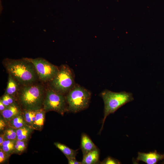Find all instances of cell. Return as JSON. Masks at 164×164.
Masks as SVG:
<instances>
[{"label":"cell","instance_id":"obj_1","mask_svg":"<svg viewBox=\"0 0 164 164\" xmlns=\"http://www.w3.org/2000/svg\"><path fill=\"white\" fill-rule=\"evenodd\" d=\"M3 63L9 74L20 86L32 84L39 80L34 65L27 58L19 59L6 58L3 60Z\"/></svg>","mask_w":164,"mask_h":164},{"label":"cell","instance_id":"obj_2","mask_svg":"<svg viewBox=\"0 0 164 164\" xmlns=\"http://www.w3.org/2000/svg\"><path fill=\"white\" fill-rule=\"evenodd\" d=\"M46 92L44 86L37 82L20 86L15 97L16 102L22 111L38 110L43 108Z\"/></svg>","mask_w":164,"mask_h":164},{"label":"cell","instance_id":"obj_3","mask_svg":"<svg viewBox=\"0 0 164 164\" xmlns=\"http://www.w3.org/2000/svg\"><path fill=\"white\" fill-rule=\"evenodd\" d=\"M104 104V115L100 132L103 127L107 117L114 113L118 109L126 104L134 100L132 94L125 91L114 92L106 89L101 94Z\"/></svg>","mask_w":164,"mask_h":164},{"label":"cell","instance_id":"obj_4","mask_svg":"<svg viewBox=\"0 0 164 164\" xmlns=\"http://www.w3.org/2000/svg\"><path fill=\"white\" fill-rule=\"evenodd\" d=\"M91 93L88 90L76 84L66 95L67 111L77 113L89 106Z\"/></svg>","mask_w":164,"mask_h":164},{"label":"cell","instance_id":"obj_5","mask_svg":"<svg viewBox=\"0 0 164 164\" xmlns=\"http://www.w3.org/2000/svg\"><path fill=\"white\" fill-rule=\"evenodd\" d=\"M48 83V88L63 95H66L76 84L74 75L71 69L67 65L59 67V71L53 78Z\"/></svg>","mask_w":164,"mask_h":164},{"label":"cell","instance_id":"obj_6","mask_svg":"<svg viewBox=\"0 0 164 164\" xmlns=\"http://www.w3.org/2000/svg\"><path fill=\"white\" fill-rule=\"evenodd\" d=\"M43 109L46 112L53 111L63 115L67 111L66 95L58 93L48 88L46 90Z\"/></svg>","mask_w":164,"mask_h":164},{"label":"cell","instance_id":"obj_7","mask_svg":"<svg viewBox=\"0 0 164 164\" xmlns=\"http://www.w3.org/2000/svg\"><path fill=\"white\" fill-rule=\"evenodd\" d=\"M28 60L34 65L39 80L44 83H48L56 75L59 67L42 58H31Z\"/></svg>","mask_w":164,"mask_h":164},{"label":"cell","instance_id":"obj_8","mask_svg":"<svg viewBox=\"0 0 164 164\" xmlns=\"http://www.w3.org/2000/svg\"><path fill=\"white\" fill-rule=\"evenodd\" d=\"M163 159L164 154H161L155 150L149 153L138 152L136 161L137 162L142 161L147 164H156Z\"/></svg>","mask_w":164,"mask_h":164},{"label":"cell","instance_id":"obj_9","mask_svg":"<svg viewBox=\"0 0 164 164\" xmlns=\"http://www.w3.org/2000/svg\"><path fill=\"white\" fill-rule=\"evenodd\" d=\"M22 113V110L17 103L7 107L1 112L4 119L7 122L14 117Z\"/></svg>","mask_w":164,"mask_h":164},{"label":"cell","instance_id":"obj_10","mask_svg":"<svg viewBox=\"0 0 164 164\" xmlns=\"http://www.w3.org/2000/svg\"><path fill=\"white\" fill-rule=\"evenodd\" d=\"M80 148L83 155L97 148L89 136L85 133L81 135Z\"/></svg>","mask_w":164,"mask_h":164},{"label":"cell","instance_id":"obj_11","mask_svg":"<svg viewBox=\"0 0 164 164\" xmlns=\"http://www.w3.org/2000/svg\"><path fill=\"white\" fill-rule=\"evenodd\" d=\"M20 86L14 78L9 74L7 85L4 94L12 96L15 98Z\"/></svg>","mask_w":164,"mask_h":164},{"label":"cell","instance_id":"obj_12","mask_svg":"<svg viewBox=\"0 0 164 164\" xmlns=\"http://www.w3.org/2000/svg\"><path fill=\"white\" fill-rule=\"evenodd\" d=\"M100 151L97 148L83 155L82 164H95L99 162Z\"/></svg>","mask_w":164,"mask_h":164},{"label":"cell","instance_id":"obj_13","mask_svg":"<svg viewBox=\"0 0 164 164\" xmlns=\"http://www.w3.org/2000/svg\"><path fill=\"white\" fill-rule=\"evenodd\" d=\"M46 111L43 109L36 111L35 119L32 128L37 130H41L44 125Z\"/></svg>","mask_w":164,"mask_h":164},{"label":"cell","instance_id":"obj_14","mask_svg":"<svg viewBox=\"0 0 164 164\" xmlns=\"http://www.w3.org/2000/svg\"><path fill=\"white\" fill-rule=\"evenodd\" d=\"M33 129L28 125L16 129V140L27 141Z\"/></svg>","mask_w":164,"mask_h":164},{"label":"cell","instance_id":"obj_15","mask_svg":"<svg viewBox=\"0 0 164 164\" xmlns=\"http://www.w3.org/2000/svg\"><path fill=\"white\" fill-rule=\"evenodd\" d=\"M54 145L66 156L67 159L76 158L78 150H74L66 145L58 142H55Z\"/></svg>","mask_w":164,"mask_h":164},{"label":"cell","instance_id":"obj_16","mask_svg":"<svg viewBox=\"0 0 164 164\" xmlns=\"http://www.w3.org/2000/svg\"><path fill=\"white\" fill-rule=\"evenodd\" d=\"M7 123L9 127L15 129L28 125L23 117L22 113L14 117Z\"/></svg>","mask_w":164,"mask_h":164},{"label":"cell","instance_id":"obj_17","mask_svg":"<svg viewBox=\"0 0 164 164\" xmlns=\"http://www.w3.org/2000/svg\"><path fill=\"white\" fill-rule=\"evenodd\" d=\"M16 140H5L0 147L9 155L15 152V145Z\"/></svg>","mask_w":164,"mask_h":164},{"label":"cell","instance_id":"obj_18","mask_svg":"<svg viewBox=\"0 0 164 164\" xmlns=\"http://www.w3.org/2000/svg\"><path fill=\"white\" fill-rule=\"evenodd\" d=\"M5 140H16L17 135L16 129L9 127L3 133Z\"/></svg>","mask_w":164,"mask_h":164},{"label":"cell","instance_id":"obj_19","mask_svg":"<svg viewBox=\"0 0 164 164\" xmlns=\"http://www.w3.org/2000/svg\"><path fill=\"white\" fill-rule=\"evenodd\" d=\"M33 111L32 110H26L22 111V115L26 122L28 125L31 127L32 118Z\"/></svg>","mask_w":164,"mask_h":164},{"label":"cell","instance_id":"obj_20","mask_svg":"<svg viewBox=\"0 0 164 164\" xmlns=\"http://www.w3.org/2000/svg\"><path fill=\"white\" fill-rule=\"evenodd\" d=\"M100 163V164H119L121 163L118 160L110 156H108Z\"/></svg>","mask_w":164,"mask_h":164},{"label":"cell","instance_id":"obj_21","mask_svg":"<svg viewBox=\"0 0 164 164\" xmlns=\"http://www.w3.org/2000/svg\"><path fill=\"white\" fill-rule=\"evenodd\" d=\"M27 141L16 140L15 143L19 146L21 152H22L26 149L27 147Z\"/></svg>","mask_w":164,"mask_h":164},{"label":"cell","instance_id":"obj_22","mask_svg":"<svg viewBox=\"0 0 164 164\" xmlns=\"http://www.w3.org/2000/svg\"><path fill=\"white\" fill-rule=\"evenodd\" d=\"M9 155L1 149H0V163L4 162L8 158Z\"/></svg>","mask_w":164,"mask_h":164},{"label":"cell","instance_id":"obj_23","mask_svg":"<svg viewBox=\"0 0 164 164\" xmlns=\"http://www.w3.org/2000/svg\"><path fill=\"white\" fill-rule=\"evenodd\" d=\"M10 105L17 103L15 97L12 96L4 94Z\"/></svg>","mask_w":164,"mask_h":164},{"label":"cell","instance_id":"obj_24","mask_svg":"<svg viewBox=\"0 0 164 164\" xmlns=\"http://www.w3.org/2000/svg\"><path fill=\"white\" fill-rule=\"evenodd\" d=\"M69 164H82L81 162L77 161L76 158L67 159Z\"/></svg>","mask_w":164,"mask_h":164},{"label":"cell","instance_id":"obj_25","mask_svg":"<svg viewBox=\"0 0 164 164\" xmlns=\"http://www.w3.org/2000/svg\"><path fill=\"white\" fill-rule=\"evenodd\" d=\"M3 104L6 107H8L10 105L8 102L6 97L4 94L1 97L0 99Z\"/></svg>","mask_w":164,"mask_h":164},{"label":"cell","instance_id":"obj_26","mask_svg":"<svg viewBox=\"0 0 164 164\" xmlns=\"http://www.w3.org/2000/svg\"><path fill=\"white\" fill-rule=\"evenodd\" d=\"M6 122L4 119L0 118V131L3 130L6 126Z\"/></svg>","mask_w":164,"mask_h":164},{"label":"cell","instance_id":"obj_27","mask_svg":"<svg viewBox=\"0 0 164 164\" xmlns=\"http://www.w3.org/2000/svg\"><path fill=\"white\" fill-rule=\"evenodd\" d=\"M5 140L4 134H1L0 135V146L1 147L4 141Z\"/></svg>","mask_w":164,"mask_h":164},{"label":"cell","instance_id":"obj_28","mask_svg":"<svg viewBox=\"0 0 164 164\" xmlns=\"http://www.w3.org/2000/svg\"><path fill=\"white\" fill-rule=\"evenodd\" d=\"M6 107L3 104L0 100V113L3 111Z\"/></svg>","mask_w":164,"mask_h":164},{"label":"cell","instance_id":"obj_29","mask_svg":"<svg viewBox=\"0 0 164 164\" xmlns=\"http://www.w3.org/2000/svg\"><path fill=\"white\" fill-rule=\"evenodd\" d=\"M162 163L164 164V160L163 161V162H162Z\"/></svg>","mask_w":164,"mask_h":164}]
</instances>
